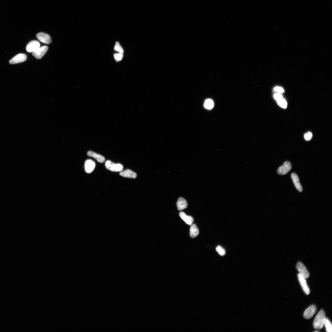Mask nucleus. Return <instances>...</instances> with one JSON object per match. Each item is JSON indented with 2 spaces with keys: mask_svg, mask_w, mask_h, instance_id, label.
I'll return each instance as SVG.
<instances>
[{
  "mask_svg": "<svg viewBox=\"0 0 332 332\" xmlns=\"http://www.w3.org/2000/svg\"><path fill=\"white\" fill-rule=\"evenodd\" d=\"M274 97L277 101L283 98L282 95L280 93H277L274 95Z\"/></svg>",
  "mask_w": 332,
  "mask_h": 332,
  "instance_id": "nucleus-25",
  "label": "nucleus"
},
{
  "mask_svg": "<svg viewBox=\"0 0 332 332\" xmlns=\"http://www.w3.org/2000/svg\"><path fill=\"white\" fill-rule=\"evenodd\" d=\"M48 47L47 46L40 47L36 51L32 52V55L37 59L42 58L47 52Z\"/></svg>",
  "mask_w": 332,
  "mask_h": 332,
  "instance_id": "nucleus-4",
  "label": "nucleus"
},
{
  "mask_svg": "<svg viewBox=\"0 0 332 332\" xmlns=\"http://www.w3.org/2000/svg\"><path fill=\"white\" fill-rule=\"evenodd\" d=\"M177 205L178 210L180 211L186 209L188 207V204L186 200L185 199L182 197H180L178 199Z\"/></svg>",
  "mask_w": 332,
  "mask_h": 332,
  "instance_id": "nucleus-14",
  "label": "nucleus"
},
{
  "mask_svg": "<svg viewBox=\"0 0 332 332\" xmlns=\"http://www.w3.org/2000/svg\"><path fill=\"white\" fill-rule=\"evenodd\" d=\"M40 47V44L38 41H32L28 44L26 47V50L28 52H33L36 50Z\"/></svg>",
  "mask_w": 332,
  "mask_h": 332,
  "instance_id": "nucleus-10",
  "label": "nucleus"
},
{
  "mask_svg": "<svg viewBox=\"0 0 332 332\" xmlns=\"http://www.w3.org/2000/svg\"><path fill=\"white\" fill-rule=\"evenodd\" d=\"M291 178L296 189L299 191L301 192L303 188L300 184L299 179L297 174L294 173H292L291 174Z\"/></svg>",
  "mask_w": 332,
  "mask_h": 332,
  "instance_id": "nucleus-12",
  "label": "nucleus"
},
{
  "mask_svg": "<svg viewBox=\"0 0 332 332\" xmlns=\"http://www.w3.org/2000/svg\"><path fill=\"white\" fill-rule=\"evenodd\" d=\"M204 106L206 109L208 110H211L214 107V102L212 99H207L205 101Z\"/></svg>",
  "mask_w": 332,
  "mask_h": 332,
  "instance_id": "nucleus-18",
  "label": "nucleus"
},
{
  "mask_svg": "<svg viewBox=\"0 0 332 332\" xmlns=\"http://www.w3.org/2000/svg\"><path fill=\"white\" fill-rule=\"evenodd\" d=\"M274 90L279 93H284V90L281 87H277L275 88Z\"/></svg>",
  "mask_w": 332,
  "mask_h": 332,
  "instance_id": "nucleus-26",
  "label": "nucleus"
},
{
  "mask_svg": "<svg viewBox=\"0 0 332 332\" xmlns=\"http://www.w3.org/2000/svg\"><path fill=\"white\" fill-rule=\"evenodd\" d=\"M123 54L119 53H115L114 54V59L116 61L119 62L121 60L123 57Z\"/></svg>",
  "mask_w": 332,
  "mask_h": 332,
  "instance_id": "nucleus-23",
  "label": "nucleus"
},
{
  "mask_svg": "<svg viewBox=\"0 0 332 332\" xmlns=\"http://www.w3.org/2000/svg\"><path fill=\"white\" fill-rule=\"evenodd\" d=\"M298 279L304 293L307 295L310 294V290L307 285L306 279L301 276L299 273L298 274Z\"/></svg>",
  "mask_w": 332,
  "mask_h": 332,
  "instance_id": "nucleus-8",
  "label": "nucleus"
},
{
  "mask_svg": "<svg viewBox=\"0 0 332 332\" xmlns=\"http://www.w3.org/2000/svg\"><path fill=\"white\" fill-rule=\"evenodd\" d=\"M114 49L115 51L119 52V53L123 54L124 52L123 48L118 42L116 43Z\"/></svg>",
  "mask_w": 332,
  "mask_h": 332,
  "instance_id": "nucleus-21",
  "label": "nucleus"
},
{
  "mask_svg": "<svg viewBox=\"0 0 332 332\" xmlns=\"http://www.w3.org/2000/svg\"><path fill=\"white\" fill-rule=\"evenodd\" d=\"M216 250L221 256H224L226 254L225 250L221 246H218L216 248Z\"/></svg>",
  "mask_w": 332,
  "mask_h": 332,
  "instance_id": "nucleus-22",
  "label": "nucleus"
},
{
  "mask_svg": "<svg viewBox=\"0 0 332 332\" xmlns=\"http://www.w3.org/2000/svg\"><path fill=\"white\" fill-rule=\"evenodd\" d=\"M325 313L323 310H321L315 317L314 320L313 325L314 328L316 329H321L325 325L326 320Z\"/></svg>",
  "mask_w": 332,
  "mask_h": 332,
  "instance_id": "nucleus-1",
  "label": "nucleus"
},
{
  "mask_svg": "<svg viewBox=\"0 0 332 332\" xmlns=\"http://www.w3.org/2000/svg\"><path fill=\"white\" fill-rule=\"evenodd\" d=\"M326 331L328 332H331L332 331V327L330 321L328 319L326 318L325 323Z\"/></svg>",
  "mask_w": 332,
  "mask_h": 332,
  "instance_id": "nucleus-20",
  "label": "nucleus"
},
{
  "mask_svg": "<svg viewBox=\"0 0 332 332\" xmlns=\"http://www.w3.org/2000/svg\"><path fill=\"white\" fill-rule=\"evenodd\" d=\"M292 167L291 163L289 162H286L283 165L278 168L277 173L280 175H285L291 170Z\"/></svg>",
  "mask_w": 332,
  "mask_h": 332,
  "instance_id": "nucleus-6",
  "label": "nucleus"
},
{
  "mask_svg": "<svg viewBox=\"0 0 332 332\" xmlns=\"http://www.w3.org/2000/svg\"><path fill=\"white\" fill-rule=\"evenodd\" d=\"M199 230L195 224L191 225L190 230V236L192 238L196 237L199 234Z\"/></svg>",
  "mask_w": 332,
  "mask_h": 332,
  "instance_id": "nucleus-17",
  "label": "nucleus"
},
{
  "mask_svg": "<svg viewBox=\"0 0 332 332\" xmlns=\"http://www.w3.org/2000/svg\"><path fill=\"white\" fill-rule=\"evenodd\" d=\"M312 134L311 132H308L304 135V138L306 140H309L312 137Z\"/></svg>",
  "mask_w": 332,
  "mask_h": 332,
  "instance_id": "nucleus-24",
  "label": "nucleus"
},
{
  "mask_svg": "<svg viewBox=\"0 0 332 332\" xmlns=\"http://www.w3.org/2000/svg\"><path fill=\"white\" fill-rule=\"evenodd\" d=\"M27 59V56L23 54H20L14 56L9 61L10 64H15L21 63L25 61Z\"/></svg>",
  "mask_w": 332,
  "mask_h": 332,
  "instance_id": "nucleus-9",
  "label": "nucleus"
},
{
  "mask_svg": "<svg viewBox=\"0 0 332 332\" xmlns=\"http://www.w3.org/2000/svg\"><path fill=\"white\" fill-rule=\"evenodd\" d=\"M120 175L123 177L135 179L137 176L136 173L130 170H127L121 171L119 173Z\"/></svg>",
  "mask_w": 332,
  "mask_h": 332,
  "instance_id": "nucleus-13",
  "label": "nucleus"
},
{
  "mask_svg": "<svg viewBox=\"0 0 332 332\" xmlns=\"http://www.w3.org/2000/svg\"><path fill=\"white\" fill-rule=\"evenodd\" d=\"M296 269L299 273L306 279L309 277L310 274L305 265L301 262H299L296 265Z\"/></svg>",
  "mask_w": 332,
  "mask_h": 332,
  "instance_id": "nucleus-3",
  "label": "nucleus"
},
{
  "mask_svg": "<svg viewBox=\"0 0 332 332\" xmlns=\"http://www.w3.org/2000/svg\"><path fill=\"white\" fill-rule=\"evenodd\" d=\"M179 215L182 219L188 225H192L194 221V219L192 217L186 215L185 213L182 212L180 213Z\"/></svg>",
  "mask_w": 332,
  "mask_h": 332,
  "instance_id": "nucleus-15",
  "label": "nucleus"
},
{
  "mask_svg": "<svg viewBox=\"0 0 332 332\" xmlns=\"http://www.w3.org/2000/svg\"><path fill=\"white\" fill-rule=\"evenodd\" d=\"M95 162L92 160L88 159L87 160L84 164V168L86 172L88 173L92 172L95 167Z\"/></svg>",
  "mask_w": 332,
  "mask_h": 332,
  "instance_id": "nucleus-11",
  "label": "nucleus"
},
{
  "mask_svg": "<svg viewBox=\"0 0 332 332\" xmlns=\"http://www.w3.org/2000/svg\"><path fill=\"white\" fill-rule=\"evenodd\" d=\"M105 167L109 170L114 172H119L122 171L123 166L120 164H115L110 160H108L105 162Z\"/></svg>",
  "mask_w": 332,
  "mask_h": 332,
  "instance_id": "nucleus-2",
  "label": "nucleus"
},
{
  "mask_svg": "<svg viewBox=\"0 0 332 332\" xmlns=\"http://www.w3.org/2000/svg\"><path fill=\"white\" fill-rule=\"evenodd\" d=\"M87 155L89 156L94 157L100 163L104 162L105 160L103 156L92 151H89L87 153Z\"/></svg>",
  "mask_w": 332,
  "mask_h": 332,
  "instance_id": "nucleus-16",
  "label": "nucleus"
},
{
  "mask_svg": "<svg viewBox=\"0 0 332 332\" xmlns=\"http://www.w3.org/2000/svg\"><path fill=\"white\" fill-rule=\"evenodd\" d=\"M317 308L316 306L312 305L306 309L304 313V317L306 319L311 318L316 313Z\"/></svg>",
  "mask_w": 332,
  "mask_h": 332,
  "instance_id": "nucleus-7",
  "label": "nucleus"
},
{
  "mask_svg": "<svg viewBox=\"0 0 332 332\" xmlns=\"http://www.w3.org/2000/svg\"><path fill=\"white\" fill-rule=\"evenodd\" d=\"M38 39L41 42L45 44H48L52 42V39L49 35L44 32H39L37 34Z\"/></svg>",
  "mask_w": 332,
  "mask_h": 332,
  "instance_id": "nucleus-5",
  "label": "nucleus"
},
{
  "mask_svg": "<svg viewBox=\"0 0 332 332\" xmlns=\"http://www.w3.org/2000/svg\"><path fill=\"white\" fill-rule=\"evenodd\" d=\"M277 103L279 106L284 108L285 109L287 108V103L285 100L284 98H282L279 100L277 101Z\"/></svg>",
  "mask_w": 332,
  "mask_h": 332,
  "instance_id": "nucleus-19",
  "label": "nucleus"
}]
</instances>
